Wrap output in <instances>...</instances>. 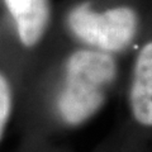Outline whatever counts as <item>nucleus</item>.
I'll use <instances>...</instances> for the list:
<instances>
[{"label": "nucleus", "instance_id": "obj_1", "mask_svg": "<svg viewBox=\"0 0 152 152\" xmlns=\"http://www.w3.org/2000/svg\"><path fill=\"white\" fill-rule=\"evenodd\" d=\"M117 77V64L110 53L80 50L65 64L64 84L52 103L51 118L56 126L77 128L100 112Z\"/></svg>", "mask_w": 152, "mask_h": 152}, {"label": "nucleus", "instance_id": "obj_3", "mask_svg": "<svg viewBox=\"0 0 152 152\" xmlns=\"http://www.w3.org/2000/svg\"><path fill=\"white\" fill-rule=\"evenodd\" d=\"M132 126L141 134L152 133V41L138 52L128 93Z\"/></svg>", "mask_w": 152, "mask_h": 152}, {"label": "nucleus", "instance_id": "obj_5", "mask_svg": "<svg viewBox=\"0 0 152 152\" xmlns=\"http://www.w3.org/2000/svg\"><path fill=\"white\" fill-rule=\"evenodd\" d=\"M13 112V93L7 77L0 72V141L9 124Z\"/></svg>", "mask_w": 152, "mask_h": 152}, {"label": "nucleus", "instance_id": "obj_4", "mask_svg": "<svg viewBox=\"0 0 152 152\" xmlns=\"http://www.w3.org/2000/svg\"><path fill=\"white\" fill-rule=\"evenodd\" d=\"M17 26L18 37L26 47H33L45 36L50 23V0H4Z\"/></svg>", "mask_w": 152, "mask_h": 152}, {"label": "nucleus", "instance_id": "obj_2", "mask_svg": "<svg viewBox=\"0 0 152 152\" xmlns=\"http://www.w3.org/2000/svg\"><path fill=\"white\" fill-rule=\"evenodd\" d=\"M67 24L72 34L85 45L112 53L126 50L133 42L138 17L129 7H115L99 13L85 3L69 13Z\"/></svg>", "mask_w": 152, "mask_h": 152}]
</instances>
